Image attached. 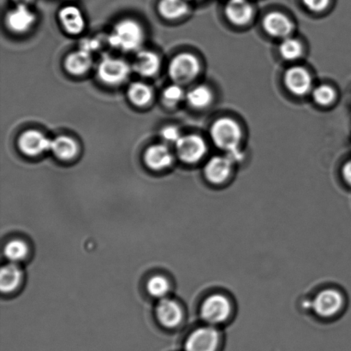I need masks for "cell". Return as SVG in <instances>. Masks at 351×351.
I'll return each mask as SVG.
<instances>
[{
  "label": "cell",
  "instance_id": "obj_6",
  "mask_svg": "<svg viewBox=\"0 0 351 351\" xmlns=\"http://www.w3.org/2000/svg\"><path fill=\"white\" fill-rule=\"evenodd\" d=\"M219 333L213 326L196 329L185 343V351H216L219 346Z\"/></svg>",
  "mask_w": 351,
  "mask_h": 351
},
{
  "label": "cell",
  "instance_id": "obj_20",
  "mask_svg": "<svg viewBox=\"0 0 351 351\" xmlns=\"http://www.w3.org/2000/svg\"><path fill=\"white\" fill-rule=\"evenodd\" d=\"M51 150L60 160H70L77 156L78 145L71 137L62 136L53 140Z\"/></svg>",
  "mask_w": 351,
  "mask_h": 351
},
{
  "label": "cell",
  "instance_id": "obj_31",
  "mask_svg": "<svg viewBox=\"0 0 351 351\" xmlns=\"http://www.w3.org/2000/svg\"><path fill=\"white\" fill-rule=\"evenodd\" d=\"M161 135L165 140L167 141V142L175 143H177L178 140L181 138L180 132L178 128H176L175 126H167L166 128L162 130L161 132Z\"/></svg>",
  "mask_w": 351,
  "mask_h": 351
},
{
  "label": "cell",
  "instance_id": "obj_25",
  "mask_svg": "<svg viewBox=\"0 0 351 351\" xmlns=\"http://www.w3.org/2000/svg\"><path fill=\"white\" fill-rule=\"evenodd\" d=\"M128 95L134 104L144 106L151 101L153 93L152 89L143 82H134L130 86Z\"/></svg>",
  "mask_w": 351,
  "mask_h": 351
},
{
  "label": "cell",
  "instance_id": "obj_24",
  "mask_svg": "<svg viewBox=\"0 0 351 351\" xmlns=\"http://www.w3.org/2000/svg\"><path fill=\"white\" fill-rule=\"evenodd\" d=\"M280 53L285 60H298L304 53V47H302L301 41L295 38H285L280 43Z\"/></svg>",
  "mask_w": 351,
  "mask_h": 351
},
{
  "label": "cell",
  "instance_id": "obj_33",
  "mask_svg": "<svg viewBox=\"0 0 351 351\" xmlns=\"http://www.w3.org/2000/svg\"><path fill=\"white\" fill-rule=\"evenodd\" d=\"M343 178L345 181L351 186V160L345 164L342 170Z\"/></svg>",
  "mask_w": 351,
  "mask_h": 351
},
{
  "label": "cell",
  "instance_id": "obj_21",
  "mask_svg": "<svg viewBox=\"0 0 351 351\" xmlns=\"http://www.w3.org/2000/svg\"><path fill=\"white\" fill-rule=\"evenodd\" d=\"M186 99L192 108L204 109L211 104L213 95L208 86L198 85L187 93Z\"/></svg>",
  "mask_w": 351,
  "mask_h": 351
},
{
  "label": "cell",
  "instance_id": "obj_11",
  "mask_svg": "<svg viewBox=\"0 0 351 351\" xmlns=\"http://www.w3.org/2000/svg\"><path fill=\"white\" fill-rule=\"evenodd\" d=\"M53 141L48 139L38 130H27L23 133L19 141V146L22 152L27 156H38L47 150H51Z\"/></svg>",
  "mask_w": 351,
  "mask_h": 351
},
{
  "label": "cell",
  "instance_id": "obj_19",
  "mask_svg": "<svg viewBox=\"0 0 351 351\" xmlns=\"http://www.w3.org/2000/svg\"><path fill=\"white\" fill-rule=\"evenodd\" d=\"M92 63L91 53L80 49L69 55L65 60V68L71 74L78 75L88 71Z\"/></svg>",
  "mask_w": 351,
  "mask_h": 351
},
{
  "label": "cell",
  "instance_id": "obj_16",
  "mask_svg": "<svg viewBox=\"0 0 351 351\" xmlns=\"http://www.w3.org/2000/svg\"><path fill=\"white\" fill-rule=\"evenodd\" d=\"M62 24L68 33L80 34L84 29L85 22L80 9L74 5H68L60 10L58 14Z\"/></svg>",
  "mask_w": 351,
  "mask_h": 351
},
{
  "label": "cell",
  "instance_id": "obj_8",
  "mask_svg": "<svg viewBox=\"0 0 351 351\" xmlns=\"http://www.w3.org/2000/svg\"><path fill=\"white\" fill-rule=\"evenodd\" d=\"M343 304L342 295L335 289H326L319 291L312 302L313 308L321 317H332L335 315Z\"/></svg>",
  "mask_w": 351,
  "mask_h": 351
},
{
  "label": "cell",
  "instance_id": "obj_12",
  "mask_svg": "<svg viewBox=\"0 0 351 351\" xmlns=\"http://www.w3.org/2000/svg\"><path fill=\"white\" fill-rule=\"evenodd\" d=\"M263 27L269 36L278 39L290 37L294 25L291 20L284 13L274 12L268 13L263 19Z\"/></svg>",
  "mask_w": 351,
  "mask_h": 351
},
{
  "label": "cell",
  "instance_id": "obj_32",
  "mask_svg": "<svg viewBox=\"0 0 351 351\" xmlns=\"http://www.w3.org/2000/svg\"><path fill=\"white\" fill-rule=\"evenodd\" d=\"M99 41L96 39H86L82 41L81 49L90 53L93 51L99 49Z\"/></svg>",
  "mask_w": 351,
  "mask_h": 351
},
{
  "label": "cell",
  "instance_id": "obj_1",
  "mask_svg": "<svg viewBox=\"0 0 351 351\" xmlns=\"http://www.w3.org/2000/svg\"><path fill=\"white\" fill-rule=\"evenodd\" d=\"M210 136L217 147L230 154L239 151L243 132L236 120L223 117L213 122Z\"/></svg>",
  "mask_w": 351,
  "mask_h": 351
},
{
  "label": "cell",
  "instance_id": "obj_13",
  "mask_svg": "<svg viewBox=\"0 0 351 351\" xmlns=\"http://www.w3.org/2000/svg\"><path fill=\"white\" fill-rule=\"evenodd\" d=\"M225 13L227 19L235 26H245L254 15V8L249 0H228Z\"/></svg>",
  "mask_w": 351,
  "mask_h": 351
},
{
  "label": "cell",
  "instance_id": "obj_28",
  "mask_svg": "<svg viewBox=\"0 0 351 351\" xmlns=\"http://www.w3.org/2000/svg\"><path fill=\"white\" fill-rule=\"evenodd\" d=\"M169 282L166 278L160 276V275L150 278L149 283H147V291L156 298L165 297L169 291Z\"/></svg>",
  "mask_w": 351,
  "mask_h": 351
},
{
  "label": "cell",
  "instance_id": "obj_4",
  "mask_svg": "<svg viewBox=\"0 0 351 351\" xmlns=\"http://www.w3.org/2000/svg\"><path fill=\"white\" fill-rule=\"evenodd\" d=\"M232 313V304L223 295L215 294L206 299L202 305L201 315L203 321L210 325L221 324Z\"/></svg>",
  "mask_w": 351,
  "mask_h": 351
},
{
  "label": "cell",
  "instance_id": "obj_29",
  "mask_svg": "<svg viewBox=\"0 0 351 351\" xmlns=\"http://www.w3.org/2000/svg\"><path fill=\"white\" fill-rule=\"evenodd\" d=\"M184 91L182 90L181 86L173 84L165 89L163 98L164 101L168 106L177 105L184 97Z\"/></svg>",
  "mask_w": 351,
  "mask_h": 351
},
{
  "label": "cell",
  "instance_id": "obj_27",
  "mask_svg": "<svg viewBox=\"0 0 351 351\" xmlns=\"http://www.w3.org/2000/svg\"><path fill=\"white\" fill-rule=\"evenodd\" d=\"M27 247L26 243L21 240L10 241L5 247V256L12 263H17L26 257Z\"/></svg>",
  "mask_w": 351,
  "mask_h": 351
},
{
  "label": "cell",
  "instance_id": "obj_30",
  "mask_svg": "<svg viewBox=\"0 0 351 351\" xmlns=\"http://www.w3.org/2000/svg\"><path fill=\"white\" fill-rule=\"evenodd\" d=\"M304 5L312 12L319 13L328 8L331 0H302Z\"/></svg>",
  "mask_w": 351,
  "mask_h": 351
},
{
  "label": "cell",
  "instance_id": "obj_23",
  "mask_svg": "<svg viewBox=\"0 0 351 351\" xmlns=\"http://www.w3.org/2000/svg\"><path fill=\"white\" fill-rule=\"evenodd\" d=\"M159 12L167 19H178L189 12V5L186 0H161Z\"/></svg>",
  "mask_w": 351,
  "mask_h": 351
},
{
  "label": "cell",
  "instance_id": "obj_7",
  "mask_svg": "<svg viewBox=\"0 0 351 351\" xmlns=\"http://www.w3.org/2000/svg\"><path fill=\"white\" fill-rule=\"evenodd\" d=\"M130 68L125 61L106 57L98 66V75L102 82L108 84H119L129 77Z\"/></svg>",
  "mask_w": 351,
  "mask_h": 351
},
{
  "label": "cell",
  "instance_id": "obj_10",
  "mask_svg": "<svg viewBox=\"0 0 351 351\" xmlns=\"http://www.w3.org/2000/svg\"><path fill=\"white\" fill-rule=\"evenodd\" d=\"M234 164L228 154L213 156L206 164L205 177L211 184H221L229 178Z\"/></svg>",
  "mask_w": 351,
  "mask_h": 351
},
{
  "label": "cell",
  "instance_id": "obj_15",
  "mask_svg": "<svg viewBox=\"0 0 351 351\" xmlns=\"http://www.w3.org/2000/svg\"><path fill=\"white\" fill-rule=\"evenodd\" d=\"M36 21V16L26 5H17L15 9L8 13L6 23L15 32H25Z\"/></svg>",
  "mask_w": 351,
  "mask_h": 351
},
{
  "label": "cell",
  "instance_id": "obj_14",
  "mask_svg": "<svg viewBox=\"0 0 351 351\" xmlns=\"http://www.w3.org/2000/svg\"><path fill=\"white\" fill-rule=\"evenodd\" d=\"M157 318L166 328H173L181 322L182 311L177 302L163 298L156 309Z\"/></svg>",
  "mask_w": 351,
  "mask_h": 351
},
{
  "label": "cell",
  "instance_id": "obj_9",
  "mask_svg": "<svg viewBox=\"0 0 351 351\" xmlns=\"http://www.w3.org/2000/svg\"><path fill=\"white\" fill-rule=\"evenodd\" d=\"M284 82L285 87L294 95L304 96L313 90L311 75L304 67L289 68L284 75Z\"/></svg>",
  "mask_w": 351,
  "mask_h": 351
},
{
  "label": "cell",
  "instance_id": "obj_2",
  "mask_svg": "<svg viewBox=\"0 0 351 351\" xmlns=\"http://www.w3.org/2000/svg\"><path fill=\"white\" fill-rule=\"evenodd\" d=\"M143 30L136 21L126 19L117 24L109 37L112 47L123 51L138 49L143 40Z\"/></svg>",
  "mask_w": 351,
  "mask_h": 351
},
{
  "label": "cell",
  "instance_id": "obj_22",
  "mask_svg": "<svg viewBox=\"0 0 351 351\" xmlns=\"http://www.w3.org/2000/svg\"><path fill=\"white\" fill-rule=\"evenodd\" d=\"M22 278L20 268L10 263L3 267L0 273V288L3 292H10L19 287Z\"/></svg>",
  "mask_w": 351,
  "mask_h": 351
},
{
  "label": "cell",
  "instance_id": "obj_26",
  "mask_svg": "<svg viewBox=\"0 0 351 351\" xmlns=\"http://www.w3.org/2000/svg\"><path fill=\"white\" fill-rule=\"evenodd\" d=\"M312 98L316 104L322 106H328L335 101L336 91L331 86L322 84L312 90Z\"/></svg>",
  "mask_w": 351,
  "mask_h": 351
},
{
  "label": "cell",
  "instance_id": "obj_34",
  "mask_svg": "<svg viewBox=\"0 0 351 351\" xmlns=\"http://www.w3.org/2000/svg\"><path fill=\"white\" fill-rule=\"evenodd\" d=\"M14 2H16L17 5H27V3L32 1V0H13Z\"/></svg>",
  "mask_w": 351,
  "mask_h": 351
},
{
  "label": "cell",
  "instance_id": "obj_3",
  "mask_svg": "<svg viewBox=\"0 0 351 351\" xmlns=\"http://www.w3.org/2000/svg\"><path fill=\"white\" fill-rule=\"evenodd\" d=\"M201 64L197 58L191 53H181L176 56L169 66L170 77L176 84H189L197 77Z\"/></svg>",
  "mask_w": 351,
  "mask_h": 351
},
{
  "label": "cell",
  "instance_id": "obj_5",
  "mask_svg": "<svg viewBox=\"0 0 351 351\" xmlns=\"http://www.w3.org/2000/svg\"><path fill=\"white\" fill-rule=\"evenodd\" d=\"M176 149L180 160L188 164L198 162L208 152L205 140L197 135L181 136L176 143Z\"/></svg>",
  "mask_w": 351,
  "mask_h": 351
},
{
  "label": "cell",
  "instance_id": "obj_18",
  "mask_svg": "<svg viewBox=\"0 0 351 351\" xmlns=\"http://www.w3.org/2000/svg\"><path fill=\"white\" fill-rule=\"evenodd\" d=\"M160 61L158 55L150 51H141L134 61L133 68L143 77H152L159 71Z\"/></svg>",
  "mask_w": 351,
  "mask_h": 351
},
{
  "label": "cell",
  "instance_id": "obj_17",
  "mask_svg": "<svg viewBox=\"0 0 351 351\" xmlns=\"http://www.w3.org/2000/svg\"><path fill=\"white\" fill-rule=\"evenodd\" d=\"M173 156L165 145H154L145 153V162L153 170H162L173 163Z\"/></svg>",
  "mask_w": 351,
  "mask_h": 351
}]
</instances>
